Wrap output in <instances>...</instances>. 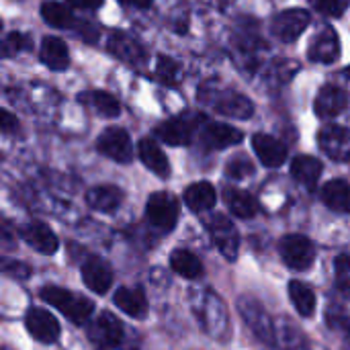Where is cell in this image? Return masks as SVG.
Returning <instances> with one entry per match:
<instances>
[{
  "mask_svg": "<svg viewBox=\"0 0 350 350\" xmlns=\"http://www.w3.org/2000/svg\"><path fill=\"white\" fill-rule=\"evenodd\" d=\"M39 295L43 301H47L49 306L59 310L64 316H68V320H72L74 324L86 322L94 312V304L88 297L76 295V293L62 289V287H55V285H45L39 291Z\"/></svg>",
  "mask_w": 350,
  "mask_h": 350,
  "instance_id": "cell-1",
  "label": "cell"
},
{
  "mask_svg": "<svg viewBox=\"0 0 350 350\" xmlns=\"http://www.w3.org/2000/svg\"><path fill=\"white\" fill-rule=\"evenodd\" d=\"M178 211H180L178 199L166 191H158V193L150 195V199L146 203V215H148L150 224L162 232H170L176 226Z\"/></svg>",
  "mask_w": 350,
  "mask_h": 350,
  "instance_id": "cell-2",
  "label": "cell"
},
{
  "mask_svg": "<svg viewBox=\"0 0 350 350\" xmlns=\"http://www.w3.org/2000/svg\"><path fill=\"white\" fill-rule=\"evenodd\" d=\"M205 228L213 240V244L219 248V252L228 260H236L238 248H240V234L232 219H228L224 213H213L211 217L205 219Z\"/></svg>",
  "mask_w": 350,
  "mask_h": 350,
  "instance_id": "cell-3",
  "label": "cell"
},
{
  "mask_svg": "<svg viewBox=\"0 0 350 350\" xmlns=\"http://www.w3.org/2000/svg\"><path fill=\"white\" fill-rule=\"evenodd\" d=\"M279 252L283 262L293 271H308L314 265L316 250L314 244L299 234H289L279 242Z\"/></svg>",
  "mask_w": 350,
  "mask_h": 350,
  "instance_id": "cell-4",
  "label": "cell"
},
{
  "mask_svg": "<svg viewBox=\"0 0 350 350\" xmlns=\"http://www.w3.org/2000/svg\"><path fill=\"white\" fill-rule=\"evenodd\" d=\"M238 310L244 318V322L248 324V328L269 347H275V328L273 322L267 314V310L250 297H242L238 304Z\"/></svg>",
  "mask_w": 350,
  "mask_h": 350,
  "instance_id": "cell-5",
  "label": "cell"
},
{
  "mask_svg": "<svg viewBox=\"0 0 350 350\" xmlns=\"http://www.w3.org/2000/svg\"><path fill=\"white\" fill-rule=\"evenodd\" d=\"M96 150L103 156H107V158H111V160H115L119 164L131 162V156H133L131 137L121 127H107L96 139Z\"/></svg>",
  "mask_w": 350,
  "mask_h": 350,
  "instance_id": "cell-6",
  "label": "cell"
},
{
  "mask_svg": "<svg viewBox=\"0 0 350 350\" xmlns=\"http://www.w3.org/2000/svg\"><path fill=\"white\" fill-rule=\"evenodd\" d=\"M312 16L308 10H301V8H289V10H283L279 14L273 16V23H271V29H273V35L285 43H291L295 41L310 25Z\"/></svg>",
  "mask_w": 350,
  "mask_h": 350,
  "instance_id": "cell-7",
  "label": "cell"
},
{
  "mask_svg": "<svg viewBox=\"0 0 350 350\" xmlns=\"http://www.w3.org/2000/svg\"><path fill=\"white\" fill-rule=\"evenodd\" d=\"M109 51L117 59H121V62H125L127 66H133V68H139V66H144L148 62L146 47L125 31H115L109 37Z\"/></svg>",
  "mask_w": 350,
  "mask_h": 350,
  "instance_id": "cell-8",
  "label": "cell"
},
{
  "mask_svg": "<svg viewBox=\"0 0 350 350\" xmlns=\"http://www.w3.org/2000/svg\"><path fill=\"white\" fill-rule=\"evenodd\" d=\"M318 144L328 158L336 162H349L350 160V131L340 125H326L318 133Z\"/></svg>",
  "mask_w": 350,
  "mask_h": 350,
  "instance_id": "cell-9",
  "label": "cell"
},
{
  "mask_svg": "<svg viewBox=\"0 0 350 350\" xmlns=\"http://www.w3.org/2000/svg\"><path fill=\"white\" fill-rule=\"evenodd\" d=\"M25 326L27 332L43 345H51L59 338V322L45 310L41 308H33L27 312L25 316Z\"/></svg>",
  "mask_w": 350,
  "mask_h": 350,
  "instance_id": "cell-10",
  "label": "cell"
},
{
  "mask_svg": "<svg viewBox=\"0 0 350 350\" xmlns=\"http://www.w3.org/2000/svg\"><path fill=\"white\" fill-rule=\"evenodd\" d=\"M209 103L217 113H221L226 117H234V119H248L254 113V105L250 103V98H246L244 94H240L236 90L215 92Z\"/></svg>",
  "mask_w": 350,
  "mask_h": 350,
  "instance_id": "cell-11",
  "label": "cell"
},
{
  "mask_svg": "<svg viewBox=\"0 0 350 350\" xmlns=\"http://www.w3.org/2000/svg\"><path fill=\"white\" fill-rule=\"evenodd\" d=\"M88 334H90L92 342H96L103 349H115V347H119L123 342V326L109 312H103L100 318L94 320Z\"/></svg>",
  "mask_w": 350,
  "mask_h": 350,
  "instance_id": "cell-12",
  "label": "cell"
},
{
  "mask_svg": "<svg viewBox=\"0 0 350 350\" xmlns=\"http://www.w3.org/2000/svg\"><path fill=\"white\" fill-rule=\"evenodd\" d=\"M308 55L318 64H334L340 57V39L332 27H324L310 43Z\"/></svg>",
  "mask_w": 350,
  "mask_h": 350,
  "instance_id": "cell-13",
  "label": "cell"
},
{
  "mask_svg": "<svg viewBox=\"0 0 350 350\" xmlns=\"http://www.w3.org/2000/svg\"><path fill=\"white\" fill-rule=\"evenodd\" d=\"M21 238L33 250H37L39 254H53L57 250V246H59L57 236L45 224H39V221H33V224L23 226L21 228Z\"/></svg>",
  "mask_w": 350,
  "mask_h": 350,
  "instance_id": "cell-14",
  "label": "cell"
},
{
  "mask_svg": "<svg viewBox=\"0 0 350 350\" xmlns=\"http://www.w3.org/2000/svg\"><path fill=\"white\" fill-rule=\"evenodd\" d=\"M252 148H254L258 160L269 168H277L287 160V148L273 135L256 133L252 137Z\"/></svg>",
  "mask_w": 350,
  "mask_h": 350,
  "instance_id": "cell-15",
  "label": "cell"
},
{
  "mask_svg": "<svg viewBox=\"0 0 350 350\" xmlns=\"http://www.w3.org/2000/svg\"><path fill=\"white\" fill-rule=\"evenodd\" d=\"M201 139H203L205 148H209V150H224V148L240 144L244 139V133L226 123H209L203 129Z\"/></svg>",
  "mask_w": 350,
  "mask_h": 350,
  "instance_id": "cell-16",
  "label": "cell"
},
{
  "mask_svg": "<svg viewBox=\"0 0 350 350\" xmlns=\"http://www.w3.org/2000/svg\"><path fill=\"white\" fill-rule=\"evenodd\" d=\"M82 281H84V285H86L90 291L103 295V293H107V291L111 289V285H113V271H111V267H109L105 260H100V258H90V260L82 267Z\"/></svg>",
  "mask_w": 350,
  "mask_h": 350,
  "instance_id": "cell-17",
  "label": "cell"
},
{
  "mask_svg": "<svg viewBox=\"0 0 350 350\" xmlns=\"http://www.w3.org/2000/svg\"><path fill=\"white\" fill-rule=\"evenodd\" d=\"M137 154H139V160L144 162V166L148 170H152L156 176L166 178L170 174V162H168L166 154L162 152V148L154 139L144 137L137 146Z\"/></svg>",
  "mask_w": 350,
  "mask_h": 350,
  "instance_id": "cell-18",
  "label": "cell"
},
{
  "mask_svg": "<svg viewBox=\"0 0 350 350\" xmlns=\"http://www.w3.org/2000/svg\"><path fill=\"white\" fill-rule=\"evenodd\" d=\"M123 201V191L113 187V185H100V187H92L86 193V203L90 209L100 211V213H113L119 209Z\"/></svg>",
  "mask_w": 350,
  "mask_h": 350,
  "instance_id": "cell-19",
  "label": "cell"
},
{
  "mask_svg": "<svg viewBox=\"0 0 350 350\" xmlns=\"http://www.w3.org/2000/svg\"><path fill=\"white\" fill-rule=\"evenodd\" d=\"M347 107V92L338 86H324L314 103V109L318 113V117L322 119H330L336 117L345 111Z\"/></svg>",
  "mask_w": 350,
  "mask_h": 350,
  "instance_id": "cell-20",
  "label": "cell"
},
{
  "mask_svg": "<svg viewBox=\"0 0 350 350\" xmlns=\"http://www.w3.org/2000/svg\"><path fill=\"white\" fill-rule=\"evenodd\" d=\"M39 57L49 70H55V72H62L70 66V51H68L66 43L57 37H45L43 39Z\"/></svg>",
  "mask_w": 350,
  "mask_h": 350,
  "instance_id": "cell-21",
  "label": "cell"
},
{
  "mask_svg": "<svg viewBox=\"0 0 350 350\" xmlns=\"http://www.w3.org/2000/svg\"><path fill=\"white\" fill-rule=\"evenodd\" d=\"M156 135L168 146H187L193 137V123L187 119H170L156 127Z\"/></svg>",
  "mask_w": 350,
  "mask_h": 350,
  "instance_id": "cell-22",
  "label": "cell"
},
{
  "mask_svg": "<svg viewBox=\"0 0 350 350\" xmlns=\"http://www.w3.org/2000/svg\"><path fill=\"white\" fill-rule=\"evenodd\" d=\"M322 201L336 213H350V183L342 178L326 183L322 189Z\"/></svg>",
  "mask_w": 350,
  "mask_h": 350,
  "instance_id": "cell-23",
  "label": "cell"
},
{
  "mask_svg": "<svg viewBox=\"0 0 350 350\" xmlns=\"http://www.w3.org/2000/svg\"><path fill=\"white\" fill-rule=\"evenodd\" d=\"M78 100L82 105H86L90 111H94L96 115H100V117H117L121 113L119 100L113 94L105 92V90H88V92H82L78 96Z\"/></svg>",
  "mask_w": 350,
  "mask_h": 350,
  "instance_id": "cell-24",
  "label": "cell"
},
{
  "mask_svg": "<svg viewBox=\"0 0 350 350\" xmlns=\"http://www.w3.org/2000/svg\"><path fill=\"white\" fill-rule=\"evenodd\" d=\"M115 306L123 314H127L131 318H137V320L146 318V314H148V301H146V297H144V293L139 289H131V287L117 289L115 291Z\"/></svg>",
  "mask_w": 350,
  "mask_h": 350,
  "instance_id": "cell-25",
  "label": "cell"
},
{
  "mask_svg": "<svg viewBox=\"0 0 350 350\" xmlns=\"http://www.w3.org/2000/svg\"><path fill=\"white\" fill-rule=\"evenodd\" d=\"M215 189L211 183H195L185 191V203L191 211H209L215 205Z\"/></svg>",
  "mask_w": 350,
  "mask_h": 350,
  "instance_id": "cell-26",
  "label": "cell"
},
{
  "mask_svg": "<svg viewBox=\"0 0 350 350\" xmlns=\"http://www.w3.org/2000/svg\"><path fill=\"white\" fill-rule=\"evenodd\" d=\"M291 174L304 187L314 189L322 174V162L314 156H297L291 164Z\"/></svg>",
  "mask_w": 350,
  "mask_h": 350,
  "instance_id": "cell-27",
  "label": "cell"
},
{
  "mask_svg": "<svg viewBox=\"0 0 350 350\" xmlns=\"http://www.w3.org/2000/svg\"><path fill=\"white\" fill-rule=\"evenodd\" d=\"M224 199H226V205L230 207V211H232L236 217L248 219V217H254L256 211H258L256 199H254L250 193H246V191H240V189H226V191H224Z\"/></svg>",
  "mask_w": 350,
  "mask_h": 350,
  "instance_id": "cell-28",
  "label": "cell"
},
{
  "mask_svg": "<svg viewBox=\"0 0 350 350\" xmlns=\"http://www.w3.org/2000/svg\"><path fill=\"white\" fill-rule=\"evenodd\" d=\"M170 269L176 275H180L185 279H191V281L203 277V265H201V260L193 252L183 250V248H178V250H174L170 254Z\"/></svg>",
  "mask_w": 350,
  "mask_h": 350,
  "instance_id": "cell-29",
  "label": "cell"
},
{
  "mask_svg": "<svg viewBox=\"0 0 350 350\" xmlns=\"http://www.w3.org/2000/svg\"><path fill=\"white\" fill-rule=\"evenodd\" d=\"M289 297L293 308L299 312V316L304 318H312L316 312V293L312 287H308L301 281H291L289 283Z\"/></svg>",
  "mask_w": 350,
  "mask_h": 350,
  "instance_id": "cell-30",
  "label": "cell"
},
{
  "mask_svg": "<svg viewBox=\"0 0 350 350\" xmlns=\"http://www.w3.org/2000/svg\"><path fill=\"white\" fill-rule=\"evenodd\" d=\"M41 16L47 25L55 27V29H70L76 25L74 14L59 2H43L41 4Z\"/></svg>",
  "mask_w": 350,
  "mask_h": 350,
  "instance_id": "cell-31",
  "label": "cell"
},
{
  "mask_svg": "<svg viewBox=\"0 0 350 350\" xmlns=\"http://www.w3.org/2000/svg\"><path fill=\"white\" fill-rule=\"evenodd\" d=\"M156 76H158L160 82H164L168 86H176L180 76H183V72H180V66L172 57L160 55L158 57V66H156Z\"/></svg>",
  "mask_w": 350,
  "mask_h": 350,
  "instance_id": "cell-32",
  "label": "cell"
},
{
  "mask_svg": "<svg viewBox=\"0 0 350 350\" xmlns=\"http://www.w3.org/2000/svg\"><path fill=\"white\" fill-rule=\"evenodd\" d=\"M252 172H254V166H252V162L246 156H236L226 166V174L230 178H236V180H242V178L250 176Z\"/></svg>",
  "mask_w": 350,
  "mask_h": 350,
  "instance_id": "cell-33",
  "label": "cell"
},
{
  "mask_svg": "<svg viewBox=\"0 0 350 350\" xmlns=\"http://www.w3.org/2000/svg\"><path fill=\"white\" fill-rule=\"evenodd\" d=\"M310 4L326 16H340L349 8V0H310Z\"/></svg>",
  "mask_w": 350,
  "mask_h": 350,
  "instance_id": "cell-34",
  "label": "cell"
},
{
  "mask_svg": "<svg viewBox=\"0 0 350 350\" xmlns=\"http://www.w3.org/2000/svg\"><path fill=\"white\" fill-rule=\"evenodd\" d=\"M334 271H336V281L340 287L350 289V254H340L334 260Z\"/></svg>",
  "mask_w": 350,
  "mask_h": 350,
  "instance_id": "cell-35",
  "label": "cell"
},
{
  "mask_svg": "<svg viewBox=\"0 0 350 350\" xmlns=\"http://www.w3.org/2000/svg\"><path fill=\"white\" fill-rule=\"evenodd\" d=\"M4 55L8 57V55H12V53H16V51H23V49H27L29 47V39L25 37V35H21V33H10L6 39H4Z\"/></svg>",
  "mask_w": 350,
  "mask_h": 350,
  "instance_id": "cell-36",
  "label": "cell"
},
{
  "mask_svg": "<svg viewBox=\"0 0 350 350\" xmlns=\"http://www.w3.org/2000/svg\"><path fill=\"white\" fill-rule=\"evenodd\" d=\"M4 273L14 277V279H27L31 275V269L23 262H10V260H4Z\"/></svg>",
  "mask_w": 350,
  "mask_h": 350,
  "instance_id": "cell-37",
  "label": "cell"
},
{
  "mask_svg": "<svg viewBox=\"0 0 350 350\" xmlns=\"http://www.w3.org/2000/svg\"><path fill=\"white\" fill-rule=\"evenodd\" d=\"M66 2L74 8H80V10H96L103 6L105 0H66Z\"/></svg>",
  "mask_w": 350,
  "mask_h": 350,
  "instance_id": "cell-38",
  "label": "cell"
},
{
  "mask_svg": "<svg viewBox=\"0 0 350 350\" xmlns=\"http://www.w3.org/2000/svg\"><path fill=\"white\" fill-rule=\"evenodd\" d=\"M0 127H2V131L4 133H10V131H14L16 127H18V121H16V117H12L8 111H2V115H0Z\"/></svg>",
  "mask_w": 350,
  "mask_h": 350,
  "instance_id": "cell-39",
  "label": "cell"
},
{
  "mask_svg": "<svg viewBox=\"0 0 350 350\" xmlns=\"http://www.w3.org/2000/svg\"><path fill=\"white\" fill-rule=\"evenodd\" d=\"M330 326H332L334 330H340L342 334H347V338H349V342H350V320L349 318H336V320H330Z\"/></svg>",
  "mask_w": 350,
  "mask_h": 350,
  "instance_id": "cell-40",
  "label": "cell"
},
{
  "mask_svg": "<svg viewBox=\"0 0 350 350\" xmlns=\"http://www.w3.org/2000/svg\"><path fill=\"white\" fill-rule=\"evenodd\" d=\"M119 2L125 6H133V8H148V6H152L154 0H119Z\"/></svg>",
  "mask_w": 350,
  "mask_h": 350,
  "instance_id": "cell-41",
  "label": "cell"
},
{
  "mask_svg": "<svg viewBox=\"0 0 350 350\" xmlns=\"http://www.w3.org/2000/svg\"><path fill=\"white\" fill-rule=\"evenodd\" d=\"M345 74H347V76L350 78V68H347V70H345Z\"/></svg>",
  "mask_w": 350,
  "mask_h": 350,
  "instance_id": "cell-42",
  "label": "cell"
}]
</instances>
